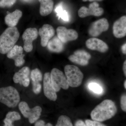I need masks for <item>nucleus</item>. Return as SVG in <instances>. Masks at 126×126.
Returning a JSON list of instances; mask_svg holds the SVG:
<instances>
[{"label":"nucleus","instance_id":"obj_5","mask_svg":"<svg viewBox=\"0 0 126 126\" xmlns=\"http://www.w3.org/2000/svg\"><path fill=\"white\" fill-rule=\"evenodd\" d=\"M50 79L52 87L56 92H58L61 88L67 90L69 85L66 77L63 72L58 69H53L50 73Z\"/></svg>","mask_w":126,"mask_h":126},{"label":"nucleus","instance_id":"obj_36","mask_svg":"<svg viewBox=\"0 0 126 126\" xmlns=\"http://www.w3.org/2000/svg\"><path fill=\"white\" fill-rule=\"evenodd\" d=\"M103 0H82L83 1H102Z\"/></svg>","mask_w":126,"mask_h":126},{"label":"nucleus","instance_id":"obj_10","mask_svg":"<svg viewBox=\"0 0 126 126\" xmlns=\"http://www.w3.org/2000/svg\"><path fill=\"white\" fill-rule=\"evenodd\" d=\"M58 37L64 44L76 40L78 37L77 31L72 29H67L63 26H59L56 29Z\"/></svg>","mask_w":126,"mask_h":126},{"label":"nucleus","instance_id":"obj_8","mask_svg":"<svg viewBox=\"0 0 126 126\" xmlns=\"http://www.w3.org/2000/svg\"><path fill=\"white\" fill-rule=\"evenodd\" d=\"M109 28V24L107 19L102 18L91 24L88 29V33L93 37H97L103 32L107 31Z\"/></svg>","mask_w":126,"mask_h":126},{"label":"nucleus","instance_id":"obj_15","mask_svg":"<svg viewBox=\"0 0 126 126\" xmlns=\"http://www.w3.org/2000/svg\"><path fill=\"white\" fill-rule=\"evenodd\" d=\"M86 46L89 49L105 53L108 50L109 47L103 41L96 38H91L86 41Z\"/></svg>","mask_w":126,"mask_h":126},{"label":"nucleus","instance_id":"obj_1","mask_svg":"<svg viewBox=\"0 0 126 126\" xmlns=\"http://www.w3.org/2000/svg\"><path fill=\"white\" fill-rule=\"evenodd\" d=\"M117 111V108L115 103L110 99H106L92 110L90 116L93 120L103 122L113 117Z\"/></svg>","mask_w":126,"mask_h":126},{"label":"nucleus","instance_id":"obj_7","mask_svg":"<svg viewBox=\"0 0 126 126\" xmlns=\"http://www.w3.org/2000/svg\"><path fill=\"white\" fill-rule=\"evenodd\" d=\"M104 12L103 9L99 7V4L94 1L90 4L88 8L85 6L81 7L78 11V14L80 18H83L90 16H99Z\"/></svg>","mask_w":126,"mask_h":126},{"label":"nucleus","instance_id":"obj_2","mask_svg":"<svg viewBox=\"0 0 126 126\" xmlns=\"http://www.w3.org/2000/svg\"><path fill=\"white\" fill-rule=\"evenodd\" d=\"M16 27H9L0 36V53L5 54L15 46L19 37Z\"/></svg>","mask_w":126,"mask_h":126},{"label":"nucleus","instance_id":"obj_27","mask_svg":"<svg viewBox=\"0 0 126 126\" xmlns=\"http://www.w3.org/2000/svg\"><path fill=\"white\" fill-rule=\"evenodd\" d=\"M85 122L87 126H107L99 122L94 120L92 121L90 119H86Z\"/></svg>","mask_w":126,"mask_h":126},{"label":"nucleus","instance_id":"obj_11","mask_svg":"<svg viewBox=\"0 0 126 126\" xmlns=\"http://www.w3.org/2000/svg\"><path fill=\"white\" fill-rule=\"evenodd\" d=\"M91 55L83 50H76L74 54L68 57V59L72 63L82 66H86L89 63L91 59Z\"/></svg>","mask_w":126,"mask_h":126},{"label":"nucleus","instance_id":"obj_33","mask_svg":"<svg viewBox=\"0 0 126 126\" xmlns=\"http://www.w3.org/2000/svg\"><path fill=\"white\" fill-rule=\"evenodd\" d=\"M30 83V79L29 78L26 79L23 81L22 85L24 87H27L29 85Z\"/></svg>","mask_w":126,"mask_h":126},{"label":"nucleus","instance_id":"obj_37","mask_svg":"<svg viewBox=\"0 0 126 126\" xmlns=\"http://www.w3.org/2000/svg\"><path fill=\"white\" fill-rule=\"evenodd\" d=\"M124 88H125V89H126V80H125V81H124Z\"/></svg>","mask_w":126,"mask_h":126},{"label":"nucleus","instance_id":"obj_19","mask_svg":"<svg viewBox=\"0 0 126 126\" xmlns=\"http://www.w3.org/2000/svg\"><path fill=\"white\" fill-rule=\"evenodd\" d=\"M40 4V14L42 16H46L51 14L53 9V0H38Z\"/></svg>","mask_w":126,"mask_h":126},{"label":"nucleus","instance_id":"obj_29","mask_svg":"<svg viewBox=\"0 0 126 126\" xmlns=\"http://www.w3.org/2000/svg\"><path fill=\"white\" fill-rule=\"evenodd\" d=\"M121 106L122 110L124 112L126 111V94H123L121 98Z\"/></svg>","mask_w":126,"mask_h":126},{"label":"nucleus","instance_id":"obj_20","mask_svg":"<svg viewBox=\"0 0 126 126\" xmlns=\"http://www.w3.org/2000/svg\"><path fill=\"white\" fill-rule=\"evenodd\" d=\"M30 70L29 67H24L22 68L18 72L14 74L13 80L16 83H19L21 85L22 82L26 79L29 78Z\"/></svg>","mask_w":126,"mask_h":126},{"label":"nucleus","instance_id":"obj_13","mask_svg":"<svg viewBox=\"0 0 126 126\" xmlns=\"http://www.w3.org/2000/svg\"><path fill=\"white\" fill-rule=\"evenodd\" d=\"M43 88L45 96L51 101H56L57 99L56 92L54 89L51 83L50 73L45 74L43 80Z\"/></svg>","mask_w":126,"mask_h":126},{"label":"nucleus","instance_id":"obj_26","mask_svg":"<svg viewBox=\"0 0 126 126\" xmlns=\"http://www.w3.org/2000/svg\"><path fill=\"white\" fill-rule=\"evenodd\" d=\"M16 0H1L0 1V7H11L16 2Z\"/></svg>","mask_w":126,"mask_h":126},{"label":"nucleus","instance_id":"obj_31","mask_svg":"<svg viewBox=\"0 0 126 126\" xmlns=\"http://www.w3.org/2000/svg\"><path fill=\"white\" fill-rule=\"evenodd\" d=\"M4 126H15L13 124L14 121L11 120H9L6 118H5L4 120Z\"/></svg>","mask_w":126,"mask_h":126},{"label":"nucleus","instance_id":"obj_3","mask_svg":"<svg viewBox=\"0 0 126 126\" xmlns=\"http://www.w3.org/2000/svg\"><path fill=\"white\" fill-rule=\"evenodd\" d=\"M20 101V96L17 90L12 86L0 88V102L8 107L14 108Z\"/></svg>","mask_w":126,"mask_h":126},{"label":"nucleus","instance_id":"obj_34","mask_svg":"<svg viewBox=\"0 0 126 126\" xmlns=\"http://www.w3.org/2000/svg\"><path fill=\"white\" fill-rule=\"evenodd\" d=\"M122 50L123 53L124 54H126V44H124L122 47Z\"/></svg>","mask_w":126,"mask_h":126},{"label":"nucleus","instance_id":"obj_28","mask_svg":"<svg viewBox=\"0 0 126 126\" xmlns=\"http://www.w3.org/2000/svg\"><path fill=\"white\" fill-rule=\"evenodd\" d=\"M32 83L33 92L36 94H39L41 91V88H42V86L40 83Z\"/></svg>","mask_w":126,"mask_h":126},{"label":"nucleus","instance_id":"obj_22","mask_svg":"<svg viewBox=\"0 0 126 126\" xmlns=\"http://www.w3.org/2000/svg\"><path fill=\"white\" fill-rule=\"evenodd\" d=\"M32 83H40L43 79V75L40 70L38 68H35L32 71L31 74Z\"/></svg>","mask_w":126,"mask_h":126},{"label":"nucleus","instance_id":"obj_12","mask_svg":"<svg viewBox=\"0 0 126 126\" xmlns=\"http://www.w3.org/2000/svg\"><path fill=\"white\" fill-rule=\"evenodd\" d=\"M23 47L15 45L7 53V56L8 58L14 60L16 67H20L25 63V55L23 54Z\"/></svg>","mask_w":126,"mask_h":126},{"label":"nucleus","instance_id":"obj_23","mask_svg":"<svg viewBox=\"0 0 126 126\" xmlns=\"http://www.w3.org/2000/svg\"><path fill=\"white\" fill-rule=\"evenodd\" d=\"M55 126H73L70 118L65 115H61L58 119Z\"/></svg>","mask_w":126,"mask_h":126},{"label":"nucleus","instance_id":"obj_30","mask_svg":"<svg viewBox=\"0 0 126 126\" xmlns=\"http://www.w3.org/2000/svg\"><path fill=\"white\" fill-rule=\"evenodd\" d=\"M34 126H53L52 124L48 123L45 124L44 121L42 120H39L35 122Z\"/></svg>","mask_w":126,"mask_h":126},{"label":"nucleus","instance_id":"obj_17","mask_svg":"<svg viewBox=\"0 0 126 126\" xmlns=\"http://www.w3.org/2000/svg\"><path fill=\"white\" fill-rule=\"evenodd\" d=\"M7 13V15L5 18V23L9 27H15L22 16V12L17 9L12 13Z\"/></svg>","mask_w":126,"mask_h":126},{"label":"nucleus","instance_id":"obj_32","mask_svg":"<svg viewBox=\"0 0 126 126\" xmlns=\"http://www.w3.org/2000/svg\"><path fill=\"white\" fill-rule=\"evenodd\" d=\"M75 126H87L86 124L82 121L79 120L75 123Z\"/></svg>","mask_w":126,"mask_h":126},{"label":"nucleus","instance_id":"obj_6","mask_svg":"<svg viewBox=\"0 0 126 126\" xmlns=\"http://www.w3.org/2000/svg\"><path fill=\"white\" fill-rule=\"evenodd\" d=\"M19 108L21 112L26 118H28L31 124L37 121L40 117L42 109L39 106L31 109L25 102H21L19 104Z\"/></svg>","mask_w":126,"mask_h":126},{"label":"nucleus","instance_id":"obj_25","mask_svg":"<svg viewBox=\"0 0 126 126\" xmlns=\"http://www.w3.org/2000/svg\"><path fill=\"white\" fill-rule=\"evenodd\" d=\"M5 118L14 122L15 121L20 120L21 118V117L19 113L15 111H13L9 112L7 113L6 116Z\"/></svg>","mask_w":126,"mask_h":126},{"label":"nucleus","instance_id":"obj_35","mask_svg":"<svg viewBox=\"0 0 126 126\" xmlns=\"http://www.w3.org/2000/svg\"><path fill=\"white\" fill-rule=\"evenodd\" d=\"M123 72H124V75L126 76V61L125 60L123 64Z\"/></svg>","mask_w":126,"mask_h":126},{"label":"nucleus","instance_id":"obj_18","mask_svg":"<svg viewBox=\"0 0 126 126\" xmlns=\"http://www.w3.org/2000/svg\"><path fill=\"white\" fill-rule=\"evenodd\" d=\"M63 44L58 36H55L50 40L47 46L48 49L50 52L59 53L62 52L63 50Z\"/></svg>","mask_w":126,"mask_h":126},{"label":"nucleus","instance_id":"obj_24","mask_svg":"<svg viewBox=\"0 0 126 126\" xmlns=\"http://www.w3.org/2000/svg\"><path fill=\"white\" fill-rule=\"evenodd\" d=\"M89 89L97 94H100L102 93V88L98 84L96 83H90L88 85Z\"/></svg>","mask_w":126,"mask_h":126},{"label":"nucleus","instance_id":"obj_4","mask_svg":"<svg viewBox=\"0 0 126 126\" xmlns=\"http://www.w3.org/2000/svg\"><path fill=\"white\" fill-rule=\"evenodd\" d=\"M64 70L69 86L75 88L81 85L83 79V74L78 67L68 64L65 65Z\"/></svg>","mask_w":126,"mask_h":126},{"label":"nucleus","instance_id":"obj_16","mask_svg":"<svg viewBox=\"0 0 126 126\" xmlns=\"http://www.w3.org/2000/svg\"><path fill=\"white\" fill-rule=\"evenodd\" d=\"M113 33L117 38H123L126 35V16H122L115 21L113 26Z\"/></svg>","mask_w":126,"mask_h":126},{"label":"nucleus","instance_id":"obj_14","mask_svg":"<svg viewBox=\"0 0 126 126\" xmlns=\"http://www.w3.org/2000/svg\"><path fill=\"white\" fill-rule=\"evenodd\" d=\"M55 30L52 26L49 24L44 25L39 30L38 34L41 37V46L45 47L48 42L54 36Z\"/></svg>","mask_w":126,"mask_h":126},{"label":"nucleus","instance_id":"obj_21","mask_svg":"<svg viewBox=\"0 0 126 126\" xmlns=\"http://www.w3.org/2000/svg\"><path fill=\"white\" fill-rule=\"evenodd\" d=\"M59 19L61 18L63 20L68 22L69 21V16L67 12L64 10L61 4H59L56 6L55 10Z\"/></svg>","mask_w":126,"mask_h":126},{"label":"nucleus","instance_id":"obj_9","mask_svg":"<svg viewBox=\"0 0 126 126\" xmlns=\"http://www.w3.org/2000/svg\"><path fill=\"white\" fill-rule=\"evenodd\" d=\"M38 35V30L35 28H28L25 31L22 35L24 41V49L27 52L32 51L33 42L37 38Z\"/></svg>","mask_w":126,"mask_h":126}]
</instances>
